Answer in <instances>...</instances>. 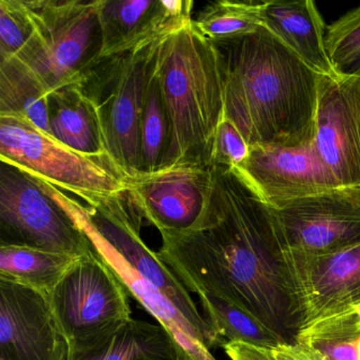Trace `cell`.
<instances>
[{
  "label": "cell",
  "instance_id": "13",
  "mask_svg": "<svg viewBox=\"0 0 360 360\" xmlns=\"http://www.w3.org/2000/svg\"><path fill=\"white\" fill-rule=\"evenodd\" d=\"M68 354L49 296L0 280V360H67Z\"/></svg>",
  "mask_w": 360,
  "mask_h": 360
},
{
  "label": "cell",
  "instance_id": "3",
  "mask_svg": "<svg viewBox=\"0 0 360 360\" xmlns=\"http://www.w3.org/2000/svg\"><path fill=\"white\" fill-rule=\"evenodd\" d=\"M157 75L172 139L163 168L182 163L214 165L217 132L224 120V89L218 50L193 20L168 35Z\"/></svg>",
  "mask_w": 360,
  "mask_h": 360
},
{
  "label": "cell",
  "instance_id": "9",
  "mask_svg": "<svg viewBox=\"0 0 360 360\" xmlns=\"http://www.w3.org/2000/svg\"><path fill=\"white\" fill-rule=\"evenodd\" d=\"M0 246L75 257L85 256L92 250L81 227L39 180L6 162L0 166Z\"/></svg>",
  "mask_w": 360,
  "mask_h": 360
},
{
  "label": "cell",
  "instance_id": "29",
  "mask_svg": "<svg viewBox=\"0 0 360 360\" xmlns=\"http://www.w3.org/2000/svg\"><path fill=\"white\" fill-rule=\"evenodd\" d=\"M223 349L231 360H275L269 349L248 343L227 342Z\"/></svg>",
  "mask_w": 360,
  "mask_h": 360
},
{
  "label": "cell",
  "instance_id": "20",
  "mask_svg": "<svg viewBox=\"0 0 360 360\" xmlns=\"http://www.w3.org/2000/svg\"><path fill=\"white\" fill-rule=\"evenodd\" d=\"M79 258L22 246H0V280L49 296Z\"/></svg>",
  "mask_w": 360,
  "mask_h": 360
},
{
  "label": "cell",
  "instance_id": "28",
  "mask_svg": "<svg viewBox=\"0 0 360 360\" xmlns=\"http://www.w3.org/2000/svg\"><path fill=\"white\" fill-rule=\"evenodd\" d=\"M250 146L239 130L229 120H223L214 143V165L236 168L248 158Z\"/></svg>",
  "mask_w": 360,
  "mask_h": 360
},
{
  "label": "cell",
  "instance_id": "15",
  "mask_svg": "<svg viewBox=\"0 0 360 360\" xmlns=\"http://www.w3.org/2000/svg\"><path fill=\"white\" fill-rule=\"evenodd\" d=\"M283 255L302 328L320 318L360 309V242L326 256Z\"/></svg>",
  "mask_w": 360,
  "mask_h": 360
},
{
  "label": "cell",
  "instance_id": "4",
  "mask_svg": "<svg viewBox=\"0 0 360 360\" xmlns=\"http://www.w3.org/2000/svg\"><path fill=\"white\" fill-rule=\"evenodd\" d=\"M37 180L81 227L90 242L112 250L141 278L159 288L199 332L210 351L223 347L224 342L199 311L186 286L161 260L157 252H153L143 241L141 227L145 217L131 189L98 198L83 205L63 189L41 179Z\"/></svg>",
  "mask_w": 360,
  "mask_h": 360
},
{
  "label": "cell",
  "instance_id": "5",
  "mask_svg": "<svg viewBox=\"0 0 360 360\" xmlns=\"http://www.w3.org/2000/svg\"><path fill=\"white\" fill-rule=\"evenodd\" d=\"M33 34L15 56L48 94L79 84L101 62L98 0H24Z\"/></svg>",
  "mask_w": 360,
  "mask_h": 360
},
{
  "label": "cell",
  "instance_id": "14",
  "mask_svg": "<svg viewBox=\"0 0 360 360\" xmlns=\"http://www.w3.org/2000/svg\"><path fill=\"white\" fill-rule=\"evenodd\" d=\"M131 191L145 219L162 236L189 231L207 205L212 186V165L182 163L140 174Z\"/></svg>",
  "mask_w": 360,
  "mask_h": 360
},
{
  "label": "cell",
  "instance_id": "16",
  "mask_svg": "<svg viewBox=\"0 0 360 360\" xmlns=\"http://www.w3.org/2000/svg\"><path fill=\"white\" fill-rule=\"evenodd\" d=\"M191 0H98L101 60L172 34L193 22Z\"/></svg>",
  "mask_w": 360,
  "mask_h": 360
},
{
  "label": "cell",
  "instance_id": "26",
  "mask_svg": "<svg viewBox=\"0 0 360 360\" xmlns=\"http://www.w3.org/2000/svg\"><path fill=\"white\" fill-rule=\"evenodd\" d=\"M32 34L24 0H0V58H15Z\"/></svg>",
  "mask_w": 360,
  "mask_h": 360
},
{
  "label": "cell",
  "instance_id": "25",
  "mask_svg": "<svg viewBox=\"0 0 360 360\" xmlns=\"http://www.w3.org/2000/svg\"><path fill=\"white\" fill-rule=\"evenodd\" d=\"M261 4L220 0L208 5L193 20L195 29L212 43L246 37L262 26Z\"/></svg>",
  "mask_w": 360,
  "mask_h": 360
},
{
  "label": "cell",
  "instance_id": "11",
  "mask_svg": "<svg viewBox=\"0 0 360 360\" xmlns=\"http://www.w3.org/2000/svg\"><path fill=\"white\" fill-rule=\"evenodd\" d=\"M314 145L340 187H360V75H320Z\"/></svg>",
  "mask_w": 360,
  "mask_h": 360
},
{
  "label": "cell",
  "instance_id": "8",
  "mask_svg": "<svg viewBox=\"0 0 360 360\" xmlns=\"http://www.w3.org/2000/svg\"><path fill=\"white\" fill-rule=\"evenodd\" d=\"M129 294L92 248L75 261L49 295L69 353L104 342L131 318Z\"/></svg>",
  "mask_w": 360,
  "mask_h": 360
},
{
  "label": "cell",
  "instance_id": "24",
  "mask_svg": "<svg viewBox=\"0 0 360 360\" xmlns=\"http://www.w3.org/2000/svg\"><path fill=\"white\" fill-rule=\"evenodd\" d=\"M172 130L161 85L155 73L147 88L140 125V174L162 169L169 149Z\"/></svg>",
  "mask_w": 360,
  "mask_h": 360
},
{
  "label": "cell",
  "instance_id": "30",
  "mask_svg": "<svg viewBox=\"0 0 360 360\" xmlns=\"http://www.w3.org/2000/svg\"><path fill=\"white\" fill-rule=\"evenodd\" d=\"M269 351L275 360H322L311 349L298 343H281Z\"/></svg>",
  "mask_w": 360,
  "mask_h": 360
},
{
  "label": "cell",
  "instance_id": "10",
  "mask_svg": "<svg viewBox=\"0 0 360 360\" xmlns=\"http://www.w3.org/2000/svg\"><path fill=\"white\" fill-rule=\"evenodd\" d=\"M269 210L283 252L326 256L360 242V187H338Z\"/></svg>",
  "mask_w": 360,
  "mask_h": 360
},
{
  "label": "cell",
  "instance_id": "17",
  "mask_svg": "<svg viewBox=\"0 0 360 360\" xmlns=\"http://www.w3.org/2000/svg\"><path fill=\"white\" fill-rule=\"evenodd\" d=\"M262 26L321 77L337 75L326 48L323 20L311 0L261 4Z\"/></svg>",
  "mask_w": 360,
  "mask_h": 360
},
{
  "label": "cell",
  "instance_id": "32",
  "mask_svg": "<svg viewBox=\"0 0 360 360\" xmlns=\"http://www.w3.org/2000/svg\"><path fill=\"white\" fill-rule=\"evenodd\" d=\"M358 360H360V337L359 339H358Z\"/></svg>",
  "mask_w": 360,
  "mask_h": 360
},
{
  "label": "cell",
  "instance_id": "2",
  "mask_svg": "<svg viewBox=\"0 0 360 360\" xmlns=\"http://www.w3.org/2000/svg\"><path fill=\"white\" fill-rule=\"evenodd\" d=\"M220 58L224 117L248 146H298L313 140L320 75L271 31L214 43Z\"/></svg>",
  "mask_w": 360,
  "mask_h": 360
},
{
  "label": "cell",
  "instance_id": "19",
  "mask_svg": "<svg viewBox=\"0 0 360 360\" xmlns=\"http://www.w3.org/2000/svg\"><path fill=\"white\" fill-rule=\"evenodd\" d=\"M67 360H184L174 337L164 326L130 319L104 342L72 352Z\"/></svg>",
  "mask_w": 360,
  "mask_h": 360
},
{
  "label": "cell",
  "instance_id": "7",
  "mask_svg": "<svg viewBox=\"0 0 360 360\" xmlns=\"http://www.w3.org/2000/svg\"><path fill=\"white\" fill-rule=\"evenodd\" d=\"M0 161L77 195L86 203L131 189L110 158L77 153L26 120L0 117Z\"/></svg>",
  "mask_w": 360,
  "mask_h": 360
},
{
  "label": "cell",
  "instance_id": "1",
  "mask_svg": "<svg viewBox=\"0 0 360 360\" xmlns=\"http://www.w3.org/2000/svg\"><path fill=\"white\" fill-rule=\"evenodd\" d=\"M162 240L158 256L189 292L224 299L296 343L302 318L269 207L235 168L212 165L197 224Z\"/></svg>",
  "mask_w": 360,
  "mask_h": 360
},
{
  "label": "cell",
  "instance_id": "6",
  "mask_svg": "<svg viewBox=\"0 0 360 360\" xmlns=\"http://www.w3.org/2000/svg\"><path fill=\"white\" fill-rule=\"evenodd\" d=\"M168 35L104 58L79 83L98 115L107 155L130 180L140 176L141 119L147 88Z\"/></svg>",
  "mask_w": 360,
  "mask_h": 360
},
{
  "label": "cell",
  "instance_id": "18",
  "mask_svg": "<svg viewBox=\"0 0 360 360\" xmlns=\"http://www.w3.org/2000/svg\"><path fill=\"white\" fill-rule=\"evenodd\" d=\"M49 136L65 146L89 157L109 158L94 105L81 84H73L48 96Z\"/></svg>",
  "mask_w": 360,
  "mask_h": 360
},
{
  "label": "cell",
  "instance_id": "12",
  "mask_svg": "<svg viewBox=\"0 0 360 360\" xmlns=\"http://www.w3.org/2000/svg\"><path fill=\"white\" fill-rule=\"evenodd\" d=\"M313 140L292 147L250 146L248 158L235 168L236 172L271 208L338 188L340 186L322 163Z\"/></svg>",
  "mask_w": 360,
  "mask_h": 360
},
{
  "label": "cell",
  "instance_id": "27",
  "mask_svg": "<svg viewBox=\"0 0 360 360\" xmlns=\"http://www.w3.org/2000/svg\"><path fill=\"white\" fill-rule=\"evenodd\" d=\"M326 48L339 69L360 52V6L333 22L326 33Z\"/></svg>",
  "mask_w": 360,
  "mask_h": 360
},
{
  "label": "cell",
  "instance_id": "23",
  "mask_svg": "<svg viewBox=\"0 0 360 360\" xmlns=\"http://www.w3.org/2000/svg\"><path fill=\"white\" fill-rule=\"evenodd\" d=\"M197 296L206 320L224 345L227 342H242L273 349L284 343L275 333L265 328L237 305L214 295L199 294Z\"/></svg>",
  "mask_w": 360,
  "mask_h": 360
},
{
  "label": "cell",
  "instance_id": "21",
  "mask_svg": "<svg viewBox=\"0 0 360 360\" xmlns=\"http://www.w3.org/2000/svg\"><path fill=\"white\" fill-rule=\"evenodd\" d=\"M48 96L20 60L0 58V117H20L49 134Z\"/></svg>",
  "mask_w": 360,
  "mask_h": 360
},
{
  "label": "cell",
  "instance_id": "31",
  "mask_svg": "<svg viewBox=\"0 0 360 360\" xmlns=\"http://www.w3.org/2000/svg\"><path fill=\"white\" fill-rule=\"evenodd\" d=\"M339 73L343 75H360V52L355 56L347 60V64L343 65L338 70Z\"/></svg>",
  "mask_w": 360,
  "mask_h": 360
},
{
  "label": "cell",
  "instance_id": "22",
  "mask_svg": "<svg viewBox=\"0 0 360 360\" xmlns=\"http://www.w3.org/2000/svg\"><path fill=\"white\" fill-rule=\"evenodd\" d=\"M360 309H347L305 324L296 343L322 360H358Z\"/></svg>",
  "mask_w": 360,
  "mask_h": 360
}]
</instances>
